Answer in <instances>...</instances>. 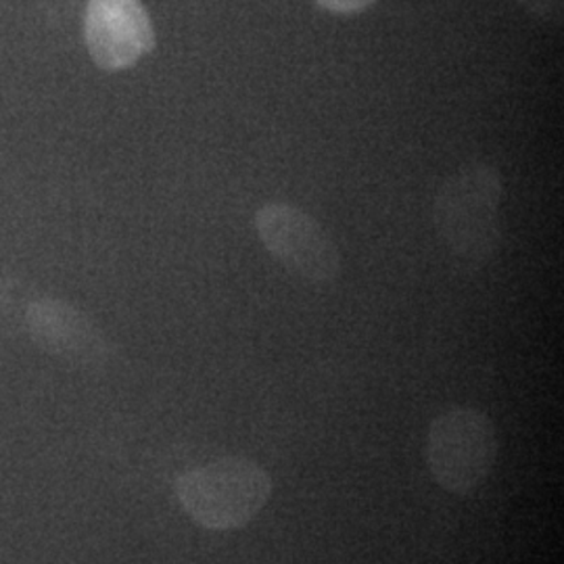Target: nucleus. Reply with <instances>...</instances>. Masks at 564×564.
<instances>
[{"mask_svg": "<svg viewBox=\"0 0 564 564\" xmlns=\"http://www.w3.org/2000/svg\"><path fill=\"white\" fill-rule=\"evenodd\" d=\"M505 178L496 165L468 162L437 193L433 218L454 258L468 265L491 262L505 241Z\"/></svg>", "mask_w": 564, "mask_h": 564, "instance_id": "f257e3e1", "label": "nucleus"}, {"mask_svg": "<svg viewBox=\"0 0 564 564\" xmlns=\"http://www.w3.org/2000/svg\"><path fill=\"white\" fill-rule=\"evenodd\" d=\"M272 496V479L247 458H220L186 470L176 481L182 510L207 531H237L251 523Z\"/></svg>", "mask_w": 564, "mask_h": 564, "instance_id": "f03ea898", "label": "nucleus"}, {"mask_svg": "<svg viewBox=\"0 0 564 564\" xmlns=\"http://www.w3.org/2000/svg\"><path fill=\"white\" fill-rule=\"evenodd\" d=\"M498 460V431L477 408H449L429 424L426 464L435 484L452 496L477 494Z\"/></svg>", "mask_w": 564, "mask_h": 564, "instance_id": "7ed1b4c3", "label": "nucleus"}, {"mask_svg": "<svg viewBox=\"0 0 564 564\" xmlns=\"http://www.w3.org/2000/svg\"><path fill=\"white\" fill-rule=\"evenodd\" d=\"M256 230L268 253L291 274L314 284L341 276L343 258L333 235L293 203H265L256 214Z\"/></svg>", "mask_w": 564, "mask_h": 564, "instance_id": "20e7f679", "label": "nucleus"}, {"mask_svg": "<svg viewBox=\"0 0 564 564\" xmlns=\"http://www.w3.org/2000/svg\"><path fill=\"white\" fill-rule=\"evenodd\" d=\"M84 39L105 72L128 69L155 46L153 23L141 0H88Z\"/></svg>", "mask_w": 564, "mask_h": 564, "instance_id": "39448f33", "label": "nucleus"}, {"mask_svg": "<svg viewBox=\"0 0 564 564\" xmlns=\"http://www.w3.org/2000/svg\"><path fill=\"white\" fill-rule=\"evenodd\" d=\"M36 341L63 358L102 360L107 345L99 328L80 312L59 302H42L28 314Z\"/></svg>", "mask_w": 564, "mask_h": 564, "instance_id": "423d86ee", "label": "nucleus"}, {"mask_svg": "<svg viewBox=\"0 0 564 564\" xmlns=\"http://www.w3.org/2000/svg\"><path fill=\"white\" fill-rule=\"evenodd\" d=\"M517 4L531 20L542 25H550V28L563 25L564 0H517Z\"/></svg>", "mask_w": 564, "mask_h": 564, "instance_id": "0eeeda50", "label": "nucleus"}, {"mask_svg": "<svg viewBox=\"0 0 564 564\" xmlns=\"http://www.w3.org/2000/svg\"><path fill=\"white\" fill-rule=\"evenodd\" d=\"M314 2L326 13L343 15V18L360 15L364 11H368L372 4H377V0H314Z\"/></svg>", "mask_w": 564, "mask_h": 564, "instance_id": "6e6552de", "label": "nucleus"}]
</instances>
